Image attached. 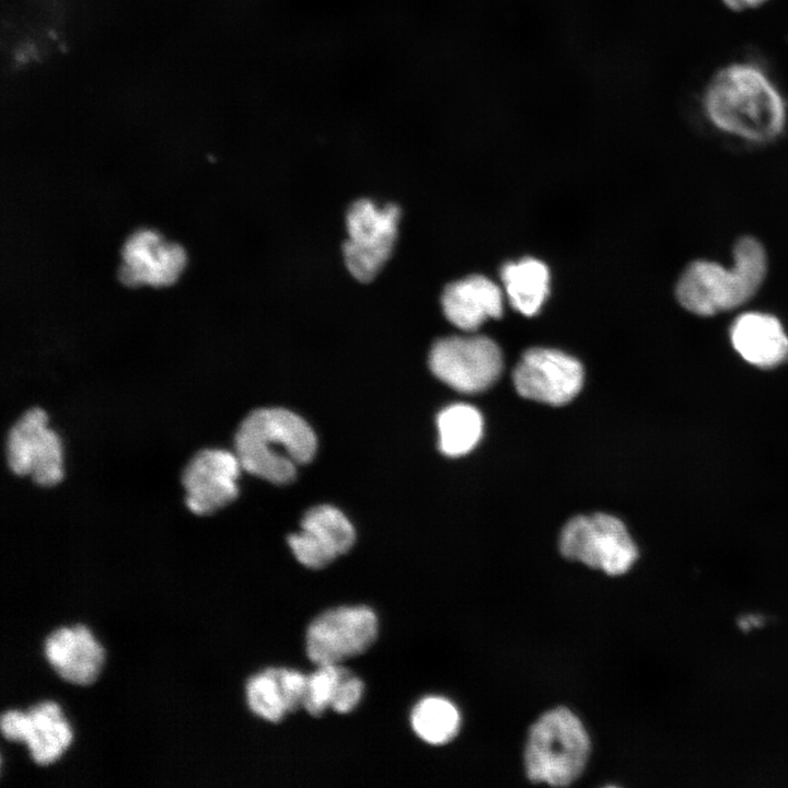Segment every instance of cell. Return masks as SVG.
I'll list each match as a JSON object with an SVG mask.
<instances>
[{"label":"cell","instance_id":"cell-1","mask_svg":"<svg viewBox=\"0 0 788 788\" xmlns=\"http://www.w3.org/2000/svg\"><path fill=\"white\" fill-rule=\"evenodd\" d=\"M704 108L717 128L752 141L777 137L786 124L781 94L751 63H732L717 71L705 90Z\"/></svg>","mask_w":788,"mask_h":788},{"label":"cell","instance_id":"cell-2","mask_svg":"<svg viewBox=\"0 0 788 788\" xmlns=\"http://www.w3.org/2000/svg\"><path fill=\"white\" fill-rule=\"evenodd\" d=\"M316 445L315 433L308 422L279 407L250 413L234 438L242 468L278 485L293 480L297 467L312 460Z\"/></svg>","mask_w":788,"mask_h":788},{"label":"cell","instance_id":"cell-3","mask_svg":"<svg viewBox=\"0 0 788 788\" xmlns=\"http://www.w3.org/2000/svg\"><path fill=\"white\" fill-rule=\"evenodd\" d=\"M734 266L698 260L683 273L676 286L681 305L697 315H714L732 310L760 288L766 273V255L753 237H742L734 247Z\"/></svg>","mask_w":788,"mask_h":788},{"label":"cell","instance_id":"cell-4","mask_svg":"<svg viewBox=\"0 0 788 788\" xmlns=\"http://www.w3.org/2000/svg\"><path fill=\"white\" fill-rule=\"evenodd\" d=\"M590 753L589 737L577 716L565 707L545 712L531 727L524 753L533 783L568 786L583 772Z\"/></svg>","mask_w":788,"mask_h":788},{"label":"cell","instance_id":"cell-5","mask_svg":"<svg viewBox=\"0 0 788 788\" xmlns=\"http://www.w3.org/2000/svg\"><path fill=\"white\" fill-rule=\"evenodd\" d=\"M559 547L564 557L611 576L628 571L638 557V549L624 523L605 513L569 520L561 531Z\"/></svg>","mask_w":788,"mask_h":788},{"label":"cell","instance_id":"cell-6","mask_svg":"<svg viewBox=\"0 0 788 788\" xmlns=\"http://www.w3.org/2000/svg\"><path fill=\"white\" fill-rule=\"evenodd\" d=\"M401 209L378 206L370 199L354 202L346 216L348 240L343 245L349 273L361 282L374 279L392 254Z\"/></svg>","mask_w":788,"mask_h":788},{"label":"cell","instance_id":"cell-7","mask_svg":"<svg viewBox=\"0 0 788 788\" xmlns=\"http://www.w3.org/2000/svg\"><path fill=\"white\" fill-rule=\"evenodd\" d=\"M432 373L452 389L467 394L493 385L502 370L498 345L486 336H449L438 339L429 354Z\"/></svg>","mask_w":788,"mask_h":788},{"label":"cell","instance_id":"cell-8","mask_svg":"<svg viewBox=\"0 0 788 788\" xmlns=\"http://www.w3.org/2000/svg\"><path fill=\"white\" fill-rule=\"evenodd\" d=\"M376 635L378 618L370 607L332 609L309 625L306 653L315 665L340 664L367 651Z\"/></svg>","mask_w":788,"mask_h":788},{"label":"cell","instance_id":"cell-9","mask_svg":"<svg viewBox=\"0 0 788 788\" xmlns=\"http://www.w3.org/2000/svg\"><path fill=\"white\" fill-rule=\"evenodd\" d=\"M47 422L45 410L30 408L10 428L5 443L12 473L28 475L42 487H51L62 478L61 442Z\"/></svg>","mask_w":788,"mask_h":788},{"label":"cell","instance_id":"cell-10","mask_svg":"<svg viewBox=\"0 0 788 788\" xmlns=\"http://www.w3.org/2000/svg\"><path fill=\"white\" fill-rule=\"evenodd\" d=\"M512 379L521 396L560 406L581 390L583 369L577 359L560 350L531 348L514 368Z\"/></svg>","mask_w":788,"mask_h":788},{"label":"cell","instance_id":"cell-11","mask_svg":"<svg viewBox=\"0 0 788 788\" xmlns=\"http://www.w3.org/2000/svg\"><path fill=\"white\" fill-rule=\"evenodd\" d=\"M118 279L130 288L169 287L179 278L187 263L185 250L155 230L140 229L124 243Z\"/></svg>","mask_w":788,"mask_h":788},{"label":"cell","instance_id":"cell-12","mask_svg":"<svg viewBox=\"0 0 788 788\" xmlns=\"http://www.w3.org/2000/svg\"><path fill=\"white\" fill-rule=\"evenodd\" d=\"M242 466L235 453L204 449L187 462L182 473L185 502L198 515H207L228 506L239 493Z\"/></svg>","mask_w":788,"mask_h":788},{"label":"cell","instance_id":"cell-13","mask_svg":"<svg viewBox=\"0 0 788 788\" xmlns=\"http://www.w3.org/2000/svg\"><path fill=\"white\" fill-rule=\"evenodd\" d=\"M356 532L346 515L333 506L310 509L301 521V530L288 537V544L303 566L320 569L354 545Z\"/></svg>","mask_w":788,"mask_h":788},{"label":"cell","instance_id":"cell-14","mask_svg":"<svg viewBox=\"0 0 788 788\" xmlns=\"http://www.w3.org/2000/svg\"><path fill=\"white\" fill-rule=\"evenodd\" d=\"M0 727L5 739L25 742L39 765L54 763L72 740L70 726L54 702L40 703L27 712L8 710L1 716Z\"/></svg>","mask_w":788,"mask_h":788},{"label":"cell","instance_id":"cell-15","mask_svg":"<svg viewBox=\"0 0 788 788\" xmlns=\"http://www.w3.org/2000/svg\"><path fill=\"white\" fill-rule=\"evenodd\" d=\"M44 650L59 676L78 685L93 683L104 662L103 647L83 625L54 630L46 638Z\"/></svg>","mask_w":788,"mask_h":788},{"label":"cell","instance_id":"cell-16","mask_svg":"<svg viewBox=\"0 0 788 788\" xmlns=\"http://www.w3.org/2000/svg\"><path fill=\"white\" fill-rule=\"evenodd\" d=\"M730 343L750 366L769 370L788 360V335L780 321L765 313L749 312L730 327Z\"/></svg>","mask_w":788,"mask_h":788},{"label":"cell","instance_id":"cell-17","mask_svg":"<svg viewBox=\"0 0 788 788\" xmlns=\"http://www.w3.org/2000/svg\"><path fill=\"white\" fill-rule=\"evenodd\" d=\"M441 306L451 324L463 331H475L486 320L502 315V292L487 277L472 275L445 287Z\"/></svg>","mask_w":788,"mask_h":788},{"label":"cell","instance_id":"cell-18","mask_svg":"<svg viewBox=\"0 0 788 788\" xmlns=\"http://www.w3.org/2000/svg\"><path fill=\"white\" fill-rule=\"evenodd\" d=\"M500 277L514 310L526 316L541 310L549 292V270L543 262L532 257L508 262Z\"/></svg>","mask_w":788,"mask_h":788},{"label":"cell","instance_id":"cell-19","mask_svg":"<svg viewBox=\"0 0 788 788\" xmlns=\"http://www.w3.org/2000/svg\"><path fill=\"white\" fill-rule=\"evenodd\" d=\"M439 449L447 456H461L474 449L483 433V417L468 404H452L437 417Z\"/></svg>","mask_w":788,"mask_h":788},{"label":"cell","instance_id":"cell-20","mask_svg":"<svg viewBox=\"0 0 788 788\" xmlns=\"http://www.w3.org/2000/svg\"><path fill=\"white\" fill-rule=\"evenodd\" d=\"M414 732L429 744H444L451 741L460 728V715L448 699L426 697L417 703L410 715Z\"/></svg>","mask_w":788,"mask_h":788},{"label":"cell","instance_id":"cell-21","mask_svg":"<svg viewBox=\"0 0 788 788\" xmlns=\"http://www.w3.org/2000/svg\"><path fill=\"white\" fill-rule=\"evenodd\" d=\"M250 709L258 717L279 722L288 714L278 668H268L253 675L246 684Z\"/></svg>","mask_w":788,"mask_h":788},{"label":"cell","instance_id":"cell-22","mask_svg":"<svg viewBox=\"0 0 788 788\" xmlns=\"http://www.w3.org/2000/svg\"><path fill=\"white\" fill-rule=\"evenodd\" d=\"M347 670L340 664H324L317 665V669L308 676L303 708L311 716H321L331 707L338 684Z\"/></svg>","mask_w":788,"mask_h":788},{"label":"cell","instance_id":"cell-23","mask_svg":"<svg viewBox=\"0 0 788 788\" xmlns=\"http://www.w3.org/2000/svg\"><path fill=\"white\" fill-rule=\"evenodd\" d=\"M285 702L288 712L303 707L306 697L308 675L286 668H278Z\"/></svg>","mask_w":788,"mask_h":788},{"label":"cell","instance_id":"cell-24","mask_svg":"<svg viewBox=\"0 0 788 788\" xmlns=\"http://www.w3.org/2000/svg\"><path fill=\"white\" fill-rule=\"evenodd\" d=\"M363 688V682L347 670L338 684L331 708L339 714L350 712L359 704Z\"/></svg>","mask_w":788,"mask_h":788},{"label":"cell","instance_id":"cell-25","mask_svg":"<svg viewBox=\"0 0 788 788\" xmlns=\"http://www.w3.org/2000/svg\"><path fill=\"white\" fill-rule=\"evenodd\" d=\"M723 3L734 11H742L746 9H754L768 0H722Z\"/></svg>","mask_w":788,"mask_h":788}]
</instances>
